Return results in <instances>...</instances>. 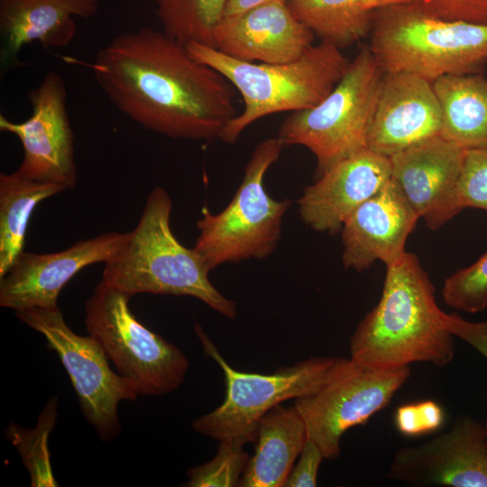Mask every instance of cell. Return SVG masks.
I'll return each instance as SVG.
<instances>
[{
	"mask_svg": "<svg viewBox=\"0 0 487 487\" xmlns=\"http://www.w3.org/2000/svg\"><path fill=\"white\" fill-rule=\"evenodd\" d=\"M111 103L143 128L174 139L212 141L238 112L233 85L162 30L124 32L87 63Z\"/></svg>",
	"mask_w": 487,
	"mask_h": 487,
	"instance_id": "6da1fadb",
	"label": "cell"
},
{
	"mask_svg": "<svg viewBox=\"0 0 487 487\" xmlns=\"http://www.w3.org/2000/svg\"><path fill=\"white\" fill-rule=\"evenodd\" d=\"M381 299L363 318L350 339L351 358L373 367L413 363L449 364L455 336L436 302V289L418 258L405 253L386 266Z\"/></svg>",
	"mask_w": 487,
	"mask_h": 487,
	"instance_id": "7a4b0ae2",
	"label": "cell"
},
{
	"mask_svg": "<svg viewBox=\"0 0 487 487\" xmlns=\"http://www.w3.org/2000/svg\"><path fill=\"white\" fill-rule=\"evenodd\" d=\"M172 202L161 187L149 194L141 218L118 252L105 263L102 280L131 297L140 293L194 297L228 318L236 303L210 282V270L170 227Z\"/></svg>",
	"mask_w": 487,
	"mask_h": 487,
	"instance_id": "3957f363",
	"label": "cell"
},
{
	"mask_svg": "<svg viewBox=\"0 0 487 487\" xmlns=\"http://www.w3.org/2000/svg\"><path fill=\"white\" fill-rule=\"evenodd\" d=\"M186 47L192 57L222 74L244 103L219 140L234 143L252 124L267 115L314 107L334 89L350 60L341 49L320 41L299 58L284 63H255L233 59L198 43Z\"/></svg>",
	"mask_w": 487,
	"mask_h": 487,
	"instance_id": "277c9868",
	"label": "cell"
},
{
	"mask_svg": "<svg viewBox=\"0 0 487 487\" xmlns=\"http://www.w3.org/2000/svg\"><path fill=\"white\" fill-rule=\"evenodd\" d=\"M369 47L384 73H411L432 83L480 72L487 62V24L439 18L414 2L397 5L375 14Z\"/></svg>",
	"mask_w": 487,
	"mask_h": 487,
	"instance_id": "5b68a950",
	"label": "cell"
},
{
	"mask_svg": "<svg viewBox=\"0 0 487 487\" xmlns=\"http://www.w3.org/2000/svg\"><path fill=\"white\" fill-rule=\"evenodd\" d=\"M283 148L277 137L259 142L230 203L217 214H212L206 206L202 208L193 249L210 271L225 262L265 259L277 248L283 216L291 201L271 197L264 178Z\"/></svg>",
	"mask_w": 487,
	"mask_h": 487,
	"instance_id": "8992f818",
	"label": "cell"
},
{
	"mask_svg": "<svg viewBox=\"0 0 487 487\" xmlns=\"http://www.w3.org/2000/svg\"><path fill=\"white\" fill-rule=\"evenodd\" d=\"M383 74L369 45L362 46L326 97L314 107L288 115L277 138L284 147L308 148L317 160V178L340 161L368 148Z\"/></svg>",
	"mask_w": 487,
	"mask_h": 487,
	"instance_id": "52a82bcc",
	"label": "cell"
},
{
	"mask_svg": "<svg viewBox=\"0 0 487 487\" xmlns=\"http://www.w3.org/2000/svg\"><path fill=\"white\" fill-rule=\"evenodd\" d=\"M132 297L101 280L86 302L85 325L115 372L138 396H161L184 382L188 360L176 345L141 323Z\"/></svg>",
	"mask_w": 487,
	"mask_h": 487,
	"instance_id": "ba28073f",
	"label": "cell"
},
{
	"mask_svg": "<svg viewBox=\"0 0 487 487\" xmlns=\"http://www.w3.org/2000/svg\"><path fill=\"white\" fill-rule=\"evenodd\" d=\"M205 353L224 372L225 398L214 410L196 418L192 428L218 442L234 439L255 442L261 418L271 409L290 399L315 393L327 381L338 358L312 357L292 366L278 369L272 374L241 372L220 355L201 326H195Z\"/></svg>",
	"mask_w": 487,
	"mask_h": 487,
	"instance_id": "9c48e42d",
	"label": "cell"
},
{
	"mask_svg": "<svg viewBox=\"0 0 487 487\" xmlns=\"http://www.w3.org/2000/svg\"><path fill=\"white\" fill-rule=\"evenodd\" d=\"M409 365L381 368L338 358L327 381L315 393L295 400L308 436L325 459L341 453V438L386 408L410 377Z\"/></svg>",
	"mask_w": 487,
	"mask_h": 487,
	"instance_id": "30bf717a",
	"label": "cell"
},
{
	"mask_svg": "<svg viewBox=\"0 0 487 487\" xmlns=\"http://www.w3.org/2000/svg\"><path fill=\"white\" fill-rule=\"evenodd\" d=\"M23 323L43 335L59 356L77 394L81 411L103 442L121 433L118 406L138 395L114 371L99 344L88 335L76 334L59 308H32L15 311Z\"/></svg>",
	"mask_w": 487,
	"mask_h": 487,
	"instance_id": "8fae6325",
	"label": "cell"
},
{
	"mask_svg": "<svg viewBox=\"0 0 487 487\" xmlns=\"http://www.w3.org/2000/svg\"><path fill=\"white\" fill-rule=\"evenodd\" d=\"M65 81L50 70L28 93L32 114L23 122L0 115V131L15 135L23 150L15 170L23 177L73 188L78 180L74 160V134L66 108Z\"/></svg>",
	"mask_w": 487,
	"mask_h": 487,
	"instance_id": "7c38bea8",
	"label": "cell"
},
{
	"mask_svg": "<svg viewBox=\"0 0 487 487\" xmlns=\"http://www.w3.org/2000/svg\"><path fill=\"white\" fill-rule=\"evenodd\" d=\"M387 476L416 486L487 487V431L462 415L429 441L400 448Z\"/></svg>",
	"mask_w": 487,
	"mask_h": 487,
	"instance_id": "4fadbf2b",
	"label": "cell"
},
{
	"mask_svg": "<svg viewBox=\"0 0 487 487\" xmlns=\"http://www.w3.org/2000/svg\"><path fill=\"white\" fill-rule=\"evenodd\" d=\"M126 233L111 232L80 241L65 250L23 251L0 278V306L18 311L54 309L66 283L83 268L107 262L122 247Z\"/></svg>",
	"mask_w": 487,
	"mask_h": 487,
	"instance_id": "5bb4252c",
	"label": "cell"
},
{
	"mask_svg": "<svg viewBox=\"0 0 487 487\" xmlns=\"http://www.w3.org/2000/svg\"><path fill=\"white\" fill-rule=\"evenodd\" d=\"M441 110L430 81L406 72H386L367 147L388 158L440 135Z\"/></svg>",
	"mask_w": 487,
	"mask_h": 487,
	"instance_id": "9a60e30c",
	"label": "cell"
},
{
	"mask_svg": "<svg viewBox=\"0 0 487 487\" xmlns=\"http://www.w3.org/2000/svg\"><path fill=\"white\" fill-rule=\"evenodd\" d=\"M465 151L439 135L390 157L392 181L431 230L456 216L454 196Z\"/></svg>",
	"mask_w": 487,
	"mask_h": 487,
	"instance_id": "2e32d148",
	"label": "cell"
},
{
	"mask_svg": "<svg viewBox=\"0 0 487 487\" xmlns=\"http://www.w3.org/2000/svg\"><path fill=\"white\" fill-rule=\"evenodd\" d=\"M391 179L390 158L363 149L335 163L304 189L298 200L300 217L313 230L335 234Z\"/></svg>",
	"mask_w": 487,
	"mask_h": 487,
	"instance_id": "e0dca14e",
	"label": "cell"
},
{
	"mask_svg": "<svg viewBox=\"0 0 487 487\" xmlns=\"http://www.w3.org/2000/svg\"><path fill=\"white\" fill-rule=\"evenodd\" d=\"M314 33L291 13L288 2L263 4L225 16L214 33V48L247 62L284 63L299 58Z\"/></svg>",
	"mask_w": 487,
	"mask_h": 487,
	"instance_id": "ac0fdd59",
	"label": "cell"
},
{
	"mask_svg": "<svg viewBox=\"0 0 487 487\" xmlns=\"http://www.w3.org/2000/svg\"><path fill=\"white\" fill-rule=\"evenodd\" d=\"M418 219L391 179L345 221L344 266L362 271L377 261L392 263L406 253V241Z\"/></svg>",
	"mask_w": 487,
	"mask_h": 487,
	"instance_id": "d6986e66",
	"label": "cell"
},
{
	"mask_svg": "<svg viewBox=\"0 0 487 487\" xmlns=\"http://www.w3.org/2000/svg\"><path fill=\"white\" fill-rule=\"evenodd\" d=\"M100 0H0V65L18 67L22 49L38 42L45 49L69 46L77 33L74 17L88 19Z\"/></svg>",
	"mask_w": 487,
	"mask_h": 487,
	"instance_id": "ffe728a7",
	"label": "cell"
},
{
	"mask_svg": "<svg viewBox=\"0 0 487 487\" xmlns=\"http://www.w3.org/2000/svg\"><path fill=\"white\" fill-rule=\"evenodd\" d=\"M308 438L296 406L277 405L260 420L256 447L240 487H282Z\"/></svg>",
	"mask_w": 487,
	"mask_h": 487,
	"instance_id": "44dd1931",
	"label": "cell"
},
{
	"mask_svg": "<svg viewBox=\"0 0 487 487\" xmlns=\"http://www.w3.org/2000/svg\"><path fill=\"white\" fill-rule=\"evenodd\" d=\"M432 85L441 110L440 136L464 150H487V78L452 74Z\"/></svg>",
	"mask_w": 487,
	"mask_h": 487,
	"instance_id": "7402d4cb",
	"label": "cell"
},
{
	"mask_svg": "<svg viewBox=\"0 0 487 487\" xmlns=\"http://www.w3.org/2000/svg\"><path fill=\"white\" fill-rule=\"evenodd\" d=\"M414 0H289L293 15L321 39L339 49L364 38L375 14Z\"/></svg>",
	"mask_w": 487,
	"mask_h": 487,
	"instance_id": "603a6c76",
	"label": "cell"
},
{
	"mask_svg": "<svg viewBox=\"0 0 487 487\" xmlns=\"http://www.w3.org/2000/svg\"><path fill=\"white\" fill-rule=\"evenodd\" d=\"M64 190L59 184L31 179L16 171L0 174V278L24 251L27 226L36 206Z\"/></svg>",
	"mask_w": 487,
	"mask_h": 487,
	"instance_id": "cb8c5ba5",
	"label": "cell"
},
{
	"mask_svg": "<svg viewBox=\"0 0 487 487\" xmlns=\"http://www.w3.org/2000/svg\"><path fill=\"white\" fill-rule=\"evenodd\" d=\"M229 0H154L162 31L183 43L214 48V33Z\"/></svg>",
	"mask_w": 487,
	"mask_h": 487,
	"instance_id": "d4e9b609",
	"label": "cell"
},
{
	"mask_svg": "<svg viewBox=\"0 0 487 487\" xmlns=\"http://www.w3.org/2000/svg\"><path fill=\"white\" fill-rule=\"evenodd\" d=\"M58 399L52 397L41 410L33 429L10 423L5 430L6 436L13 443L31 478V486L55 487L58 482L51 465L48 447L49 436L55 426L58 416Z\"/></svg>",
	"mask_w": 487,
	"mask_h": 487,
	"instance_id": "484cf974",
	"label": "cell"
},
{
	"mask_svg": "<svg viewBox=\"0 0 487 487\" xmlns=\"http://www.w3.org/2000/svg\"><path fill=\"white\" fill-rule=\"evenodd\" d=\"M244 444L238 440L223 439L217 446V453L210 461L190 468L185 487H232L239 486L240 480L249 461L244 449Z\"/></svg>",
	"mask_w": 487,
	"mask_h": 487,
	"instance_id": "4316f807",
	"label": "cell"
},
{
	"mask_svg": "<svg viewBox=\"0 0 487 487\" xmlns=\"http://www.w3.org/2000/svg\"><path fill=\"white\" fill-rule=\"evenodd\" d=\"M446 304L457 310L478 313L487 307V252L472 265L446 279L442 289Z\"/></svg>",
	"mask_w": 487,
	"mask_h": 487,
	"instance_id": "83f0119b",
	"label": "cell"
},
{
	"mask_svg": "<svg viewBox=\"0 0 487 487\" xmlns=\"http://www.w3.org/2000/svg\"><path fill=\"white\" fill-rule=\"evenodd\" d=\"M487 211V150H466L454 196L455 215L464 208Z\"/></svg>",
	"mask_w": 487,
	"mask_h": 487,
	"instance_id": "f1b7e54d",
	"label": "cell"
},
{
	"mask_svg": "<svg viewBox=\"0 0 487 487\" xmlns=\"http://www.w3.org/2000/svg\"><path fill=\"white\" fill-rule=\"evenodd\" d=\"M445 418L441 405L427 400L400 406L394 414V425L400 434L417 437L439 430Z\"/></svg>",
	"mask_w": 487,
	"mask_h": 487,
	"instance_id": "f546056e",
	"label": "cell"
},
{
	"mask_svg": "<svg viewBox=\"0 0 487 487\" xmlns=\"http://www.w3.org/2000/svg\"><path fill=\"white\" fill-rule=\"evenodd\" d=\"M414 3L439 18L487 24V0H414Z\"/></svg>",
	"mask_w": 487,
	"mask_h": 487,
	"instance_id": "4dcf8cb0",
	"label": "cell"
},
{
	"mask_svg": "<svg viewBox=\"0 0 487 487\" xmlns=\"http://www.w3.org/2000/svg\"><path fill=\"white\" fill-rule=\"evenodd\" d=\"M325 459L317 445L308 438L300 454L298 463L293 465L285 487H314L317 485V473Z\"/></svg>",
	"mask_w": 487,
	"mask_h": 487,
	"instance_id": "1f68e13d",
	"label": "cell"
},
{
	"mask_svg": "<svg viewBox=\"0 0 487 487\" xmlns=\"http://www.w3.org/2000/svg\"><path fill=\"white\" fill-rule=\"evenodd\" d=\"M444 321L455 337L470 345L487 360V320L471 322L464 319L458 314L445 313Z\"/></svg>",
	"mask_w": 487,
	"mask_h": 487,
	"instance_id": "d6a6232c",
	"label": "cell"
},
{
	"mask_svg": "<svg viewBox=\"0 0 487 487\" xmlns=\"http://www.w3.org/2000/svg\"><path fill=\"white\" fill-rule=\"evenodd\" d=\"M276 1L289 2V0H229L224 17L238 14L255 6Z\"/></svg>",
	"mask_w": 487,
	"mask_h": 487,
	"instance_id": "836d02e7",
	"label": "cell"
},
{
	"mask_svg": "<svg viewBox=\"0 0 487 487\" xmlns=\"http://www.w3.org/2000/svg\"><path fill=\"white\" fill-rule=\"evenodd\" d=\"M484 425H485L486 431H487V421L484 423Z\"/></svg>",
	"mask_w": 487,
	"mask_h": 487,
	"instance_id": "e575fe53",
	"label": "cell"
}]
</instances>
